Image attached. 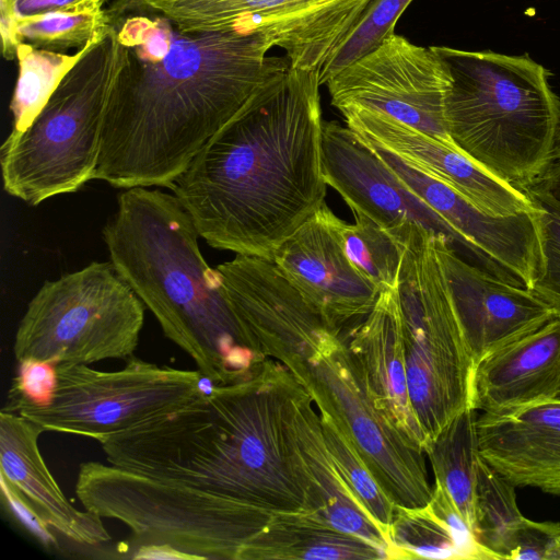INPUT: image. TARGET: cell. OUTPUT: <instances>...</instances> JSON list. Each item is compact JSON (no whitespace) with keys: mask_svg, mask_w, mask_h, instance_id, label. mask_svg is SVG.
Instances as JSON below:
<instances>
[{"mask_svg":"<svg viewBox=\"0 0 560 560\" xmlns=\"http://www.w3.org/2000/svg\"><path fill=\"white\" fill-rule=\"evenodd\" d=\"M319 416L324 441L337 470L359 504L382 528L389 548V528L396 504L338 425L327 415Z\"/></svg>","mask_w":560,"mask_h":560,"instance_id":"cell-31","label":"cell"},{"mask_svg":"<svg viewBox=\"0 0 560 560\" xmlns=\"http://www.w3.org/2000/svg\"><path fill=\"white\" fill-rule=\"evenodd\" d=\"M118 371L86 364L57 365V384L46 405L4 404L44 432L96 440L128 430L203 395L199 370L159 365L133 355Z\"/></svg>","mask_w":560,"mask_h":560,"instance_id":"cell-11","label":"cell"},{"mask_svg":"<svg viewBox=\"0 0 560 560\" xmlns=\"http://www.w3.org/2000/svg\"><path fill=\"white\" fill-rule=\"evenodd\" d=\"M106 1L90 0L72 9L19 19L20 38L37 48L57 52L82 49L107 32Z\"/></svg>","mask_w":560,"mask_h":560,"instance_id":"cell-30","label":"cell"},{"mask_svg":"<svg viewBox=\"0 0 560 560\" xmlns=\"http://www.w3.org/2000/svg\"><path fill=\"white\" fill-rule=\"evenodd\" d=\"M188 30L257 32L291 68L320 71L371 0H150Z\"/></svg>","mask_w":560,"mask_h":560,"instance_id":"cell-12","label":"cell"},{"mask_svg":"<svg viewBox=\"0 0 560 560\" xmlns=\"http://www.w3.org/2000/svg\"><path fill=\"white\" fill-rule=\"evenodd\" d=\"M90 0H13L18 19L42 15L82 5Z\"/></svg>","mask_w":560,"mask_h":560,"instance_id":"cell-41","label":"cell"},{"mask_svg":"<svg viewBox=\"0 0 560 560\" xmlns=\"http://www.w3.org/2000/svg\"><path fill=\"white\" fill-rule=\"evenodd\" d=\"M340 220L324 203L272 258L308 305L338 330L369 314L381 292L347 258Z\"/></svg>","mask_w":560,"mask_h":560,"instance_id":"cell-17","label":"cell"},{"mask_svg":"<svg viewBox=\"0 0 560 560\" xmlns=\"http://www.w3.org/2000/svg\"><path fill=\"white\" fill-rule=\"evenodd\" d=\"M343 339L381 411L423 452L427 436L411 404L397 290H382L369 314Z\"/></svg>","mask_w":560,"mask_h":560,"instance_id":"cell-21","label":"cell"},{"mask_svg":"<svg viewBox=\"0 0 560 560\" xmlns=\"http://www.w3.org/2000/svg\"><path fill=\"white\" fill-rule=\"evenodd\" d=\"M322 163L326 184L351 211L405 240L422 228L445 236L452 246L457 242L445 222L348 126L324 121Z\"/></svg>","mask_w":560,"mask_h":560,"instance_id":"cell-15","label":"cell"},{"mask_svg":"<svg viewBox=\"0 0 560 560\" xmlns=\"http://www.w3.org/2000/svg\"><path fill=\"white\" fill-rule=\"evenodd\" d=\"M380 560L382 549L305 513H276L246 547L242 560Z\"/></svg>","mask_w":560,"mask_h":560,"instance_id":"cell-25","label":"cell"},{"mask_svg":"<svg viewBox=\"0 0 560 560\" xmlns=\"http://www.w3.org/2000/svg\"><path fill=\"white\" fill-rule=\"evenodd\" d=\"M552 160H560V126L557 132L556 142H555V149L552 153Z\"/></svg>","mask_w":560,"mask_h":560,"instance_id":"cell-42","label":"cell"},{"mask_svg":"<svg viewBox=\"0 0 560 560\" xmlns=\"http://www.w3.org/2000/svg\"><path fill=\"white\" fill-rule=\"evenodd\" d=\"M74 490L85 510L125 524L136 549L165 547L186 559L242 560L275 514L100 462L80 465Z\"/></svg>","mask_w":560,"mask_h":560,"instance_id":"cell-6","label":"cell"},{"mask_svg":"<svg viewBox=\"0 0 560 560\" xmlns=\"http://www.w3.org/2000/svg\"><path fill=\"white\" fill-rule=\"evenodd\" d=\"M44 431L14 413L0 411V476L55 533L72 542L96 547L112 537L103 518L78 510L63 494L38 447Z\"/></svg>","mask_w":560,"mask_h":560,"instance_id":"cell-22","label":"cell"},{"mask_svg":"<svg viewBox=\"0 0 560 560\" xmlns=\"http://www.w3.org/2000/svg\"><path fill=\"white\" fill-rule=\"evenodd\" d=\"M436 235L411 233L397 289L409 395L427 441L471 408L476 366L446 291Z\"/></svg>","mask_w":560,"mask_h":560,"instance_id":"cell-9","label":"cell"},{"mask_svg":"<svg viewBox=\"0 0 560 560\" xmlns=\"http://www.w3.org/2000/svg\"><path fill=\"white\" fill-rule=\"evenodd\" d=\"M448 74L445 120L454 145L520 189L551 162L560 102L528 56L436 47Z\"/></svg>","mask_w":560,"mask_h":560,"instance_id":"cell-5","label":"cell"},{"mask_svg":"<svg viewBox=\"0 0 560 560\" xmlns=\"http://www.w3.org/2000/svg\"><path fill=\"white\" fill-rule=\"evenodd\" d=\"M560 393V319L502 347L474 371L471 408L498 415L556 399Z\"/></svg>","mask_w":560,"mask_h":560,"instance_id":"cell-23","label":"cell"},{"mask_svg":"<svg viewBox=\"0 0 560 560\" xmlns=\"http://www.w3.org/2000/svg\"><path fill=\"white\" fill-rule=\"evenodd\" d=\"M56 384V364L34 360L19 362L18 374L12 380L5 404L46 405L54 395Z\"/></svg>","mask_w":560,"mask_h":560,"instance_id":"cell-36","label":"cell"},{"mask_svg":"<svg viewBox=\"0 0 560 560\" xmlns=\"http://www.w3.org/2000/svg\"><path fill=\"white\" fill-rule=\"evenodd\" d=\"M435 252L475 364L555 318L529 289L465 260L445 236H435Z\"/></svg>","mask_w":560,"mask_h":560,"instance_id":"cell-16","label":"cell"},{"mask_svg":"<svg viewBox=\"0 0 560 560\" xmlns=\"http://www.w3.org/2000/svg\"><path fill=\"white\" fill-rule=\"evenodd\" d=\"M515 489L479 453L474 532L494 560H511L517 532L526 518L517 506Z\"/></svg>","mask_w":560,"mask_h":560,"instance_id":"cell-27","label":"cell"},{"mask_svg":"<svg viewBox=\"0 0 560 560\" xmlns=\"http://www.w3.org/2000/svg\"><path fill=\"white\" fill-rule=\"evenodd\" d=\"M199 236L179 199L150 187L120 192L103 229L110 262L164 336L211 385L233 384L268 358L228 301Z\"/></svg>","mask_w":560,"mask_h":560,"instance_id":"cell-4","label":"cell"},{"mask_svg":"<svg viewBox=\"0 0 560 560\" xmlns=\"http://www.w3.org/2000/svg\"><path fill=\"white\" fill-rule=\"evenodd\" d=\"M18 21L13 0H0L2 55L7 60L16 58V49L23 43L18 32Z\"/></svg>","mask_w":560,"mask_h":560,"instance_id":"cell-40","label":"cell"},{"mask_svg":"<svg viewBox=\"0 0 560 560\" xmlns=\"http://www.w3.org/2000/svg\"><path fill=\"white\" fill-rule=\"evenodd\" d=\"M116 62L109 28L63 77L32 124L0 147L3 189L31 206L94 179Z\"/></svg>","mask_w":560,"mask_h":560,"instance_id":"cell-7","label":"cell"},{"mask_svg":"<svg viewBox=\"0 0 560 560\" xmlns=\"http://www.w3.org/2000/svg\"><path fill=\"white\" fill-rule=\"evenodd\" d=\"M3 501L7 502L12 514L25 528L33 534L45 547H57L58 542L50 529L36 514L27 501L4 479L1 478Z\"/></svg>","mask_w":560,"mask_h":560,"instance_id":"cell-38","label":"cell"},{"mask_svg":"<svg viewBox=\"0 0 560 560\" xmlns=\"http://www.w3.org/2000/svg\"><path fill=\"white\" fill-rule=\"evenodd\" d=\"M319 71H281L171 186L208 245L271 259L324 203Z\"/></svg>","mask_w":560,"mask_h":560,"instance_id":"cell-2","label":"cell"},{"mask_svg":"<svg viewBox=\"0 0 560 560\" xmlns=\"http://www.w3.org/2000/svg\"><path fill=\"white\" fill-rule=\"evenodd\" d=\"M560 560V523L525 518L511 560Z\"/></svg>","mask_w":560,"mask_h":560,"instance_id":"cell-37","label":"cell"},{"mask_svg":"<svg viewBox=\"0 0 560 560\" xmlns=\"http://www.w3.org/2000/svg\"><path fill=\"white\" fill-rule=\"evenodd\" d=\"M350 440L392 501L423 508L432 497L425 455L412 446L374 402L340 330L324 331L282 363Z\"/></svg>","mask_w":560,"mask_h":560,"instance_id":"cell-10","label":"cell"},{"mask_svg":"<svg viewBox=\"0 0 560 560\" xmlns=\"http://www.w3.org/2000/svg\"><path fill=\"white\" fill-rule=\"evenodd\" d=\"M524 190L532 200L560 212V160H552Z\"/></svg>","mask_w":560,"mask_h":560,"instance_id":"cell-39","label":"cell"},{"mask_svg":"<svg viewBox=\"0 0 560 560\" xmlns=\"http://www.w3.org/2000/svg\"><path fill=\"white\" fill-rule=\"evenodd\" d=\"M427 505L450 532L457 548L459 559L494 560L478 542L474 529L457 509L450 494L435 481L431 500Z\"/></svg>","mask_w":560,"mask_h":560,"instance_id":"cell-35","label":"cell"},{"mask_svg":"<svg viewBox=\"0 0 560 560\" xmlns=\"http://www.w3.org/2000/svg\"><path fill=\"white\" fill-rule=\"evenodd\" d=\"M307 392L266 359L245 378L98 441L108 464L270 513H305L310 479L296 417Z\"/></svg>","mask_w":560,"mask_h":560,"instance_id":"cell-3","label":"cell"},{"mask_svg":"<svg viewBox=\"0 0 560 560\" xmlns=\"http://www.w3.org/2000/svg\"><path fill=\"white\" fill-rule=\"evenodd\" d=\"M296 429L310 479L305 514L337 530L357 536L387 555L388 541L384 532L352 495L328 453L320 416L315 411L310 396L300 405Z\"/></svg>","mask_w":560,"mask_h":560,"instance_id":"cell-24","label":"cell"},{"mask_svg":"<svg viewBox=\"0 0 560 560\" xmlns=\"http://www.w3.org/2000/svg\"><path fill=\"white\" fill-rule=\"evenodd\" d=\"M215 269L228 301L268 359L282 363L324 331L336 329L308 305L273 260L236 255Z\"/></svg>","mask_w":560,"mask_h":560,"instance_id":"cell-18","label":"cell"},{"mask_svg":"<svg viewBox=\"0 0 560 560\" xmlns=\"http://www.w3.org/2000/svg\"><path fill=\"white\" fill-rule=\"evenodd\" d=\"M340 112L360 138L445 183L486 214L510 217L537 209L524 190L495 177L453 145L382 112L360 106Z\"/></svg>","mask_w":560,"mask_h":560,"instance_id":"cell-19","label":"cell"},{"mask_svg":"<svg viewBox=\"0 0 560 560\" xmlns=\"http://www.w3.org/2000/svg\"><path fill=\"white\" fill-rule=\"evenodd\" d=\"M448 83L447 70L434 46H417L394 33L326 85L339 110L360 106L382 112L455 147L445 120Z\"/></svg>","mask_w":560,"mask_h":560,"instance_id":"cell-13","label":"cell"},{"mask_svg":"<svg viewBox=\"0 0 560 560\" xmlns=\"http://www.w3.org/2000/svg\"><path fill=\"white\" fill-rule=\"evenodd\" d=\"M477 418L475 409H465L429 439L423 447L434 481L450 494L472 529L479 456Z\"/></svg>","mask_w":560,"mask_h":560,"instance_id":"cell-26","label":"cell"},{"mask_svg":"<svg viewBox=\"0 0 560 560\" xmlns=\"http://www.w3.org/2000/svg\"><path fill=\"white\" fill-rule=\"evenodd\" d=\"M116 62L94 179L168 187L289 60L257 32L188 30L150 0H115Z\"/></svg>","mask_w":560,"mask_h":560,"instance_id":"cell-1","label":"cell"},{"mask_svg":"<svg viewBox=\"0 0 560 560\" xmlns=\"http://www.w3.org/2000/svg\"><path fill=\"white\" fill-rule=\"evenodd\" d=\"M355 222L342 220L338 231L343 252L351 265L380 291L397 290L408 240L382 228L359 211Z\"/></svg>","mask_w":560,"mask_h":560,"instance_id":"cell-29","label":"cell"},{"mask_svg":"<svg viewBox=\"0 0 560 560\" xmlns=\"http://www.w3.org/2000/svg\"><path fill=\"white\" fill-rule=\"evenodd\" d=\"M368 142L464 245L497 277L530 289L539 271L540 245L535 211L510 217L486 214L445 183L382 145Z\"/></svg>","mask_w":560,"mask_h":560,"instance_id":"cell-14","label":"cell"},{"mask_svg":"<svg viewBox=\"0 0 560 560\" xmlns=\"http://www.w3.org/2000/svg\"><path fill=\"white\" fill-rule=\"evenodd\" d=\"M534 201V200H533ZM540 245L538 275L529 289L560 319V212L534 201Z\"/></svg>","mask_w":560,"mask_h":560,"instance_id":"cell-34","label":"cell"},{"mask_svg":"<svg viewBox=\"0 0 560 560\" xmlns=\"http://www.w3.org/2000/svg\"><path fill=\"white\" fill-rule=\"evenodd\" d=\"M144 305L109 261L45 281L18 326V362L93 364L135 354Z\"/></svg>","mask_w":560,"mask_h":560,"instance_id":"cell-8","label":"cell"},{"mask_svg":"<svg viewBox=\"0 0 560 560\" xmlns=\"http://www.w3.org/2000/svg\"><path fill=\"white\" fill-rule=\"evenodd\" d=\"M388 559H459L444 524L423 508L396 505L389 528Z\"/></svg>","mask_w":560,"mask_h":560,"instance_id":"cell-32","label":"cell"},{"mask_svg":"<svg viewBox=\"0 0 560 560\" xmlns=\"http://www.w3.org/2000/svg\"><path fill=\"white\" fill-rule=\"evenodd\" d=\"M479 453L506 480L560 497V399L477 418Z\"/></svg>","mask_w":560,"mask_h":560,"instance_id":"cell-20","label":"cell"},{"mask_svg":"<svg viewBox=\"0 0 560 560\" xmlns=\"http://www.w3.org/2000/svg\"><path fill=\"white\" fill-rule=\"evenodd\" d=\"M90 44L75 54L37 48L25 42L19 45V74L10 102L13 132H21L32 124Z\"/></svg>","mask_w":560,"mask_h":560,"instance_id":"cell-28","label":"cell"},{"mask_svg":"<svg viewBox=\"0 0 560 560\" xmlns=\"http://www.w3.org/2000/svg\"><path fill=\"white\" fill-rule=\"evenodd\" d=\"M412 0H371L346 39L319 71L326 84L348 65L377 48L394 34V26Z\"/></svg>","mask_w":560,"mask_h":560,"instance_id":"cell-33","label":"cell"},{"mask_svg":"<svg viewBox=\"0 0 560 560\" xmlns=\"http://www.w3.org/2000/svg\"><path fill=\"white\" fill-rule=\"evenodd\" d=\"M556 399H560V393H559V395L557 396V398H556Z\"/></svg>","mask_w":560,"mask_h":560,"instance_id":"cell-43","label":"cell"}]
</instances>
